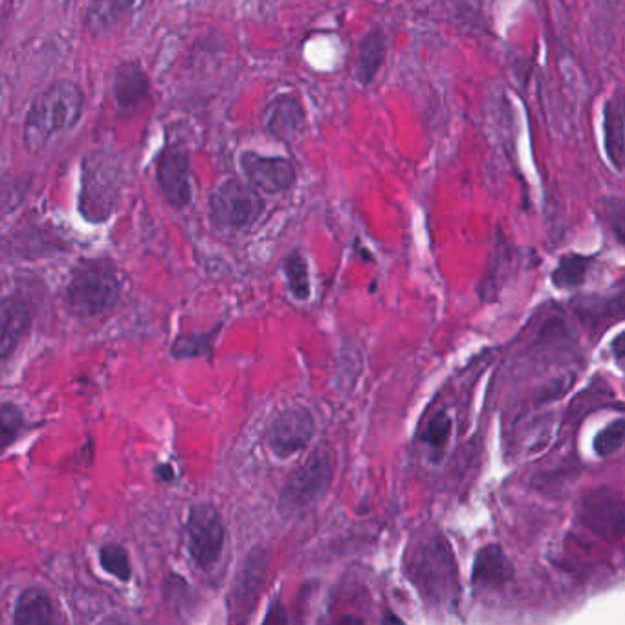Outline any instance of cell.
Listing matches in <instances>:
<instances>
[{
	"label": "cell",
	"instance_id": "6da1fadb",
	"mask_svg": "<svg viewBox=\"0 0 625 625\" xmlns=\"http://www.w3.org/2000/svg\"><path fill=\"white\" fill-rule=\"evenodd\" d=\"M85 111V93L74 82H55L37 96L24 122V146L29 152L47 151L61 136L74 130Z\"/></svg>",
	"mask_w": 625,
	"mask_h": 625
},
{
	"label": "cell",
	"instance_id": "7a4b0ae2",
	"mask_svg": "<svg viewBox=\"0 0 625 625\" xmlns=\"http://www.w3.org/2000/svg\"><path fill=\"white\" fill-rule=\"evenodd\" d=\"M403 573L426 602H450L457 595V563L445 536L421 539L403 558Z\"/></svg>",
	"mask_w": 625,
	"mask_h": 625
},
{
	"label": "cell",
	"instance_id": "3957f363",
	"mask_svg": "<svg viewBox=\"0 0 625 625\" xmlns=\"http://www.w3.org/2000/svg\"><path fill=\"white\" fill-rule=\"evenodd\" d=\"M264 208V199L255 187L240 178H228L211 193V223L229 232L252 228L263 215Z\"/></svg>",
	"mask_w": 625,
	"mask_h": 625
},
{
	"label": "cell",
	"instance_id": "277c9868",
	"mask_svg": "<svg viewBox=\"0 0 625 625\" xmlns=\"http://www.w3.org/2000/svg\"><path fill=\"white\" fill-rule=\"evenodd\" d=\"M120 299V283L105 264H88L79 270L66 292L72 312L79 317H98L109 314Z\"/></svg>",
	"mask_w": 625,
	"mask_h": 625
},
{
	"label": "cell",
	"instance_id": "5b68a950",
	"mask_svg": "<svg viewBox=\"0 0 625 625\" xmlns=\"http://www.w3.org/2000/svg\"><path fill=\"white\" fill-rule=\"evenodd\" d=\"M333 475V453L322 446L312 451L303 464L288 477L287 485L280 491V509L290 514L309 509L327 493Z\"/></svg>",
	"mask_w": 625,
	"mask_h": 625
},
{
	"label": "cell",
	"instance_id": "8992f818",
	"mask_svg": "<svg viewBox=\"0 0 625 625\" xmlns=\"http://www.w3.org/2000/svg\"><path fill=\"white\" fill-rule=\"evenodd\" d=\"M122 191V165L109 154H92L83 165L82 211L90 221L111 215Z\"/></svg>",
	"mask_w": 625,
	"mask_h": 625
},
{
	"label": "cell",
	"instance_id": "52a82bcc",
	"mask_svg": "<svg viewBox=\"0 0 625 625\" xmlns=\"http://www.w3.org/2000/svg\"><path fill=\"white\" fill-rule=\"evenodd\" d=\"M187 549L195 563L210 568L223 554L226 526L218 510L211 504H195L187 515Z\"/></svg>",
	"mask_w": 625,
	"mask_h": 625
},
{
	"label": "cell",
	"instance_id": "ba28073f",
	"mask_svg": "<svg viewBox=\"0 0 625 625\" xmlns=\"http://www.w3.org/2000/svg\"><path fill=\"white\" fill-rule=\"evenodd\" d=\"M316 422L309 408L292 405L275 416L268 432V446L277 459H292L314 439Z\"/></svg>",
	"mask_w": 625,
	"mask_h": 625
},
{
	"label": "cell",
	"instance_id": "9c48e42d",
	"mask_svg": "<svg viewBox=\"0 0 625 625\" xmlns=\"http://www.w3.org/2000/svg\"><path fill=\"white\" fill-rule=\"evenodd\" d=\"M240 170L259 193L279 195L290 191L298 182V170L287 157H264L259 152L240 154Z\"/></svg>",
	"mask_w": 625,
	"mask_h": 625
},
{
	"label": "cell",
	"instance_id": "30bf717a",
	"mask_svg": "<svg viewBox=\"0 0 625 625\" xmlns=\"http://www.w3.org/2000/svg\"><path fill=\"white\" fill-rule=\"evenodd\" d=\"M157 180L165 200L176 210L186 208L193 199L189 176V157L184 149L165 147L157 160Z\"/></svg>",
	"mask_w": 625,
	"mask_h": 625
},
{
	"label": "cell",
	"instance_id": "8fae6325",
	"mask_svg": "<svg viewBox=\"0 0 625 625\" xmlns=\"http://www.w3.org/2000/svg\"><path fill=\"white\" fill-rule=\"evenodd\" d=\"M263 127L270 138L292 146L307 133L303 103L292 93H280L264 109Z\"/></svg>",
	"mask_w": 625,
	"mask_h": 625
},
{
	"label": "cell",
	"instance_id": "7c38bea8",
	"mask_svg": "<svg viewBox=\"0 0 625 625\" xmlns=\"http://www.w3.org/2000/svg\"><path fill=\"white\" fill-rule=\"evenodd\" d=\"M514 579V565L504 554L503 547L488 543L477 550L472 565V585L477 589H503Z\"/></svg>",
	"mask_w": 625,
	"mask_h": 625
},
{
	"label": "cell",
	"instance_id": "4fadbf2b",
	"mask_svg": "<svg viewBox=\"0 0 625 625\" xmlns=\"http://www.w3.org/2000/svg\"><path fill=\"white\" fill-rule=\"evenodd\" d=\"M585 525L602 536L620 539L624 534V507L622 499L603 491L590 493L584 501Z\"/></svg>",
	"mask_w": 625,
	"mask_h": 625
},
{
	"label": "cell",
	"instance_id": "5bb4252c",
	"mask_svg": "<svg viewBox=\"0 0 625 625\" xmlns=\"http://www.w3.org/2000/svg\"><path fill=\"white\" fill-rule=\"evenodd\" d=\"M141 0H90L85 13V28L92 36L116 34L140 8Z\"/></svg>",
	"mask_w": 625,
	"mask_h": 625
},
{
	"label": "cell",
	"instance_id": "9a60e30c",
	"mask_svg": "<svg viewBox=\"0 0 625 625\" xmlns=\"http://www.w3.org/2000/svg\"><path fill=\"white\" fill-rule=\"evenodd\" d=\"M29 327V309L24 299H0V360L17 349Z\"/></svg>",
	"mask_w": 625,
	"mask_h": 625
},
{
	"label": "cell",
	"instance_id": "2e32d148",
	"mask_svg": "<svg viewBox=\"0 0 625 625\" xmlns=\"http://www.w3.org/2000/svg\"><path fill=\"white\" fill-rule=\"evenodd\" d=\"M624 92L616 90L603 107V147L614 170L624 171Z\"/></svg>",
	"mask_w": 625,
	"mask_h": 625
},
{
	"label": "cell",
	"instance_id": "e0dca14e",
	"mask_svg": "<svg viewBox=\"0 0 625 625\" xmlns=\"http://www.w3.org/2000/svg\"><path fill=\"white\" fill-rule=\"evenodd\" d=\"M387 58V36L380 26H374L358 42L357 79L362 85H371L380 74Z\"/></svg>",
	"mask_w": 625,
	"mask_h": 625
},
{
	"label": "cell",
	"instance_id": "ac0fdd59",
	"mask_svg": "<svg viewBox=\"0 0 625 625\" xmlns=\"http://www.w3.org/2000/svg\"><path fill=\"white\" fill-rule=\"evenodd\" d=\"M114 98L122 111L133 112L149 98V79L136 63H123L114 76Z\"/></svg>",
	"mask_w": 625,
	"mask_h": 625
},
{
	"label": "cell",
	"instance_id": "d6986e66",
	"mask_svg": "<svg viewBox=\"0 0 625 625\" xmlns=\"http://www.w3.org/2000/svg\"><path fill=\"white\" fill-rule=\"evenodd\" d=\"M268 568V554L264 549H253L246 558L242 571H240L234 597L237 602H248L258 595L264 582V574Z\"/></svg>",
	"mask_w": 625,
	"mask_h": 625
},
{
	"label": "cell",
	"instance_id": "ffe728a7",
	"mask_svg": "<svg viewBox=\"0 0 625 625\" xmlns=\"http://www.w3.org/2000/svg\"><path fill=\"white\" fill-rule=\"evenodd\" d=\"M53 620L52 603L39 589L21 592L15 605V622L21 625L50 624Z\"/></svg>",
	"mask_w": 625,
	"mask_h": 625
},
{
	"label": "cell",
	"instance_id": "44dd1931",
	"mask_svg": "<svg viewBox=\"0 0 625 625\" xmlns=\"http://www.w3.org/2000/svg\"><path fill=\"white\" fill-rule=\"evenodd\" d=\"M595 258L589 255H579V253H567L560 259V263L552 272V283L560 290H573L584 285L589 275L590 264Z\"/></svg>",
	"mask_w": 625,
	"mask_h": 625
},
{
	"label": "cell",
	"instance_id": "7402d4cb",
	"mask_svg": "<svg viewBox=\"0 0 625 625\" xmlns=\"http://www.w3.org/2000/svg\"><path fill=\"white\" fill-rule=\"evenodd\" d=\"M283 272H285V279H287L288 292L296 301H309L310 293H312V285H310V270L307 258L299 250L288 253L285 261H283Z\"/></svg>",
	"mask_w": 625,
	"mask_h": 625
},
{
	"label": "cell",
	"instance_id": "603a6c76",
	"mask_svg": "<svg viewBox=\"0 0 625 625\" xmlns=\"http://www.w3.org/2000/svg\"><path fill=\"white\" fill-rule=\"evenodd\" d=\"M624 440V418H616V421L611 422V424H608V426L598 432L597 437H595V442H592V448H595V453H597L598 457L614 455L616 451L622 450Z\"/></svg>",
	"mask_w": 625,
	"mask_h": 625
},
{
	"label": "cell",
	"instance_id": "cb8c5ba5",
	"mask_svg": "<svg viewBox=\"0 0 625 625\" xmlns=\"http://www.w3.org/2000/svg\"><path fill=\"white\" fill-rule=\"evenodd\" d=\"M451 418L446 415V411H439L429 418L424 432H422V442L429 446L432 450L445 451L448 440H450Z\"/></svg>",
	"mask_w": 625,
	"mask_h": 625
},
{
	"label": "cell",
	"instance_id": "d4e9b609",
	"mask_svg": "<svg viewBox=\"0 0 625 625\" xmlns=\"http://www.w3.org/2000/svg\"><path fill=\"white\" fill-rule=\"evenodd\" d=\"M101 567L105 568L107 573L112 574L114 578L122 579V582H129L130 579V563L129 555L125 552L120 545H105L100 550Z\"/></svg>",
	"mask_w": 625,
	"mask_h": 625
},
{
	"label": "cell",
	"instance_id": "484cf974",
	"mask_svg": "<svg viewBox=\"0 0 625 625\" xmlns=\"http://www.w3.org/2000/svg\"><path fill=\"white\" fill-rule=\"evenodd\" d=\"M211 339H213V334L189 336V338L178 339L175 347H173V354H175L176 358L210 357Z\"/></svg>",
	"mask_w": 625,
	"mask_h": 625
},
{
	"label": "cell",
	"instance_id": "4316f807",
	"mask_svg": "<svg viewBox=\"0 0 625 625\" xmlns=\"http://www.w3.org/2000/svg\"><path fill=\"white\" fill-rule=\"evenodd\" d=\"M603 221L611 226L618 242H624L625 205L622 197H611L603 200Z\"/></svg>",
	"mask_w": 625,
	"mask_h": 625
},
{
	"label": "cell",
	"instance_id": "83f0119b",
	"mask_svg": "<svg viewBox=\"0 0 625 625\" xmlns=\"http://www.w3.org/2000/svg\"><path fill=\"white\" fill-rule=\"evenodd\" d=\"M21 422H23V416H21L18 410L7 408V410L2 411V415H0V453L17 439Z\"/></svg>",
	"mask_w": 625,
	"mask_h": 625
},
{
	"label": "cell",
	"instance_id": "f1b7e54d",
	"mask_svg": "<svg viewBox=\"0 0 625 625\" xmlns=\"http://www.w3.org/2000/svg\"><path fill=\"white\" fill-rule=\"evenodd\" d=\"M288 616L287 614L283 613V608H280L279 602L272 603V608H270L268 614H266V618H264V624H270V622H274V624H279V622H287Z\"/></svg>",
	"mask_w": 625,
	"mask_h": 625
},
{
	"label": "cell",
	"instance_id": "f546056e",
	"mask_svg": "<svg viewBox=\"0 0 625 625\" xmlns=\"http://www.w3.org/2000/svg\"><path fill=\"white\" fill-rule=\"evenodd\" d=\"M622 341H624V334H618V336L614 338L613 343L614 358H616L618 365H622V362H624V346H622Z\"/></svg>",
	"mask_w": 625,
	"mask_h": 625
},
{
	"label": "cell",
	"instance_id": "4dcf8cb0",
	"mask_svg": "<svg viewBox=\"0 0 625 625\" xmlns=\"http://www.w3.org/2000/svg\"><path fill=\"white\" fill-rule=\"evenodd\" d=\"M384 622H398V624H400L402 620L397 618V616H391V614H389V616H386V620H384Z\"/></svg>",
	"mask_w": 625,
	"mask_h": 625
}]
</instances>
